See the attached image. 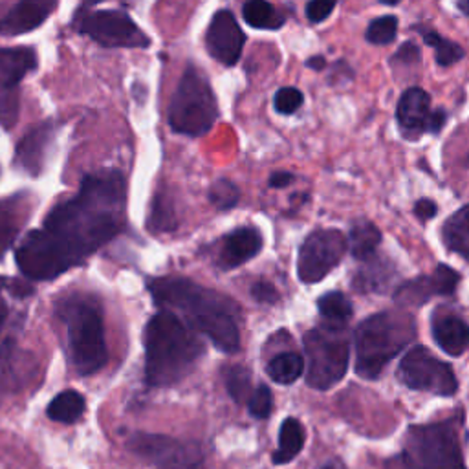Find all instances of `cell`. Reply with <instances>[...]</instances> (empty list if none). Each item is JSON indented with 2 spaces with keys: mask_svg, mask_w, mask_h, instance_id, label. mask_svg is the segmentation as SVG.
Wrapping results in <instances>:
<instances>
[{
  "mask_svg": "<svg viewBox=\"0 0 469 469\" xmlns=\"http://www.w3.org/2000/svg\"><path fill=\"white\" fill-rule=\"evenodd\" d=\"M125 220V180L119 171L83 178L79 193L58 204L42 229L21 243L15 259L30 280H52L79 266L119 233Z\"/></svg>",
  "mask_w": 469,
  "mask_h": 469,
  "instance_id": "cell-1",
  "label": "cell"
},
{
  "mask_svg": "<svg viewBox=\"0 0 469 469\" xmlns=\"http://www.w3.org/2000/svg\"><path fill=\"white\" fill-rule=\"evenodd\" d=\"M149 290L158 306L181 312L193 331L208 336L218 350L226 354L239 352L241 332L234 317L237 310L229 299L181 277L156 279Z\"/></svg>",
  "mask_w": 469,
  "mask_h": 469,
  "instance_id": "cell-2",
  "label": "cell"
},
{
  "mask_svg": "<svg viewBox=\"0 0 469 469\" xmlns=\"http://www.w3.org/2000/svg\"><path fill=\"white\" fill-rule=\"evenodd\" d=\"M146 380L151 387L181 382L204 354L195 331L174 312L162 310L146 326Z\"/></svg>",
  "mask_w": 469,
  "mask_h": 469,
  "instance_id": "cell-3",
  "label": "cell"
},
{
  "mask_svg": "<svg viewBox=\"0 0 469 469\" xmlns=\"http://www.w3.org/2000/svg\"><path fill=\"white\" fill-rule=\"evenodd\" d=\"M416 338L414 319L405 312H382L365 319L356 331V372L376 380L385 365Z\"/></svg>",
  "mask_w": 469,
  "mask_h": 469,
  "instance_id": "cell-4",
  "label": "cell"
},
{
  "mask_svg": "<svg viewBox=\"0 0 469 469\" xmlns=\"http://www.w3.org/2000/svg\"><path fill=\"white\" fill-rule=\"evenodd\" d=\"M66 324L68 356L79 376H92L109 361L105 324L98 305L90 299L72 297L61 306Z\"/></svg>",
  "mask_w": 469,
  "mask_h": 469,
  "instance_id": "cell-5",
  "label": "cell"
},
{
  "mask_svg": "<svg viewBox=\"0 0 469 469\" xmlns=\"http://www.w3.org/2000/svg\"><path fill=\"white\" fill-rule=\"evenodd\" d=\"M218 118V105L208 77L197 68L187 66L169 105V125L185 136L208 134Z\"/></svg>",
  "mask_w": 469,
  "mask_h": 469,
  "instance_id": "cell-6",
  "label": "cell"
},
{
  "mask_svg": "<svg viewBox=\"0 0 469 469\" xmlns=\"http://www.w3.org/2000/svg\"><path fill=\"white\" fill-rule=\"evenodd\" d=\"M402 456L405 469H467L455 421L412 426Z\"/></svg>",
  "mask_w": 469,
  "mask_h": 469,
  "instance_id": "cell-7",
  "label": "cell"
},
{
  "mask_svg": "<svg viewBox=\"0 0 469 469\" xmlns=\"http://www.w3.org/2000/svg\"><path fill=\"white\" fill-rule=\"evenodd\" d=\"M306 384L312 389L326 391L343 380L349 368V341L343 331L315 328L305 334Z\"/></svg>",
  "mask_w": 469,
  "mask_h": 469,
  "instance_id": "cell-8",
  "label": "cell"
},
{
  "mask_svg": "<svg viewBox=\"0 0 469 469\" xmlns=\"http://www.w3.org/2000/svg\"><path fill=\"white\" fill-rule=\"evenodd\" d=\"M398 378L409 389L428 391L438 396H453L458 389L451 365L435 358L426 347H414L403 356L398 367Z\"/></svg>",
  "mask_w": 469,
  "mask_h": 469,
  "instance_id": "cell-9",
  "label": "cell"
},
{
  "mask_svg": "<svg viewBox=\"0 0 469 469\" xmlns=\"http://www.w3.org/2000/svg\"><path fill=\"white\" fill-rule=\"evenodd\" d=\"M77 28L107 49H147L151 44V39L139 26L118 10L86 12L77 17Z\"/></svg>",
  "mask_w": 469,
  "mask_h": 469,
  "instance_id": "cell-10",
  "label": "cell"
},
{
  "mask_svg": "<svg viewBox=\"0 0 469 469\" xmlns=\"http://www.w3.org/2000/svg\"><path fill=\"white\" fill-rule=\"evenodd\" d=\"M347 252L345 234L338 229H319L303 243L297 275L306 285H314L331 273Z\"/></svg>",
  "mask_w": 469,
  "mask_h": 469,
  "instance_id": "cell-11",
  "label": "cell"
},
{
  "mask_svg": "<svg viewBox=\"0 0 469 469\" xmlns=\"http://www.w3.org/2000/svg\"><path fill=\"white\" fill-rule=\"evenodd\" d=\"M130 447L158 464V469H204L202 455L197 447L181 446L165 437L136 435Z\"/></svg>",
  "mask_w": 469,
  "mask_h": 469,
  "instance_id": "cell-12",
  "label": "cell"
},
{
  "mask_svg": "<svg viewBox=\"0 0 469 469\" xmlns=\"http://www.w3.org/2000/svg\"><path fill=\"white\" fill-rule=\"evenodd\" d=\"M244 42H246V35L241 30L234 15L227 10L217 12L206 33L208 52L218 63L226 66H233L241 59Z\"/></svg>",
  "mask_w": 469,
  "mask_h": 469,
  "instance_id": "cell-13",
  "label": "cell"
},
{
  "mask_svg": "<svg viewBox=\"0 0 469 469\" xmlns=\"http://www.w3.org/2000/svg\"><path fill=\"white\" fill-rule=\"evenodd\" d=\"M458 280L460 275L453 268L440 264L433 275L418 277L403 285L396 292L394 301L400 306H420L428 303L433 296H451L458 287Z\"/></svg>",
  "mask_w": 469,
  "mask_h": 469,
  "instance_id": "cell-14",
  "label": "cell"
},
{
  "mask_svg": "<svg viewBox=\"0 0 469 469\" xmlns=\"http://www.w3.org/2000/svg\"><path fill=\"white\" fill-rule=\"evenodd\" d=\"M54 134L56 128L52 121H44L30 128L17 144L13 165L28 173L30 176H39L42 171L46 151H49V147L52 146Z\"/></svg>",
  "mask_w": 469,
  "mask_h": 469,
  "instance_id": "cell-15",
  "label": "cell"
},
{
  "mask_svg": "<svg viewBox=\"0 0 469 469\" xmlns=\"http://www.w3.org/2000/svg\"><path fill=\"white\" fill-rule=\"evenodd\" d=\"M56 6V3H49V0H24V3L15 4L0 19V35L15 37L37 30L50 17Z\"/></svg>",
  "mask_w": 469,
  "mask_h": 469,
  "instance_id": "cell-16",
  "label": "cell"
},
{
  "mask_svg": "<svg viewBox=\"0 0 469 469\" xmlns=\"http://www.w3.org/2000/svg\"><path fill=\"white\" fill-rule=\"evenodd\" d=\"M431 114V98L424 88H409L398 103V123L405 136L416 137L426 132Z\"/></svg>",
  "mask_w": 469,
  "mask_h": 469,
  "instance_id": "cell-17",
  "label": "cell"
},
{
  "mask_svg": "<svg viewBox=\"0 0 469 469\" xmlns=\"http://www.w3.org/2000/svg\"><path fill=\"white\" fill-rule=\"evenodd\" d=\"M262 248L261 233L253 227H243L229 233L218 252V266L222 270L239 268L253 259Z\"/></svg>",
  "mask_w": 469,
  "mask_h": 469,
  "instance_id": "cell-18",
  "label": "cell"
},
{
  "mask_svg": "<svg viewBox=\"0 0 469 469\" xmlns=\"http://www.w3.org/2000/svg\"><path fill=\"white\" fill-rule=\"evenodd\" d=\"M37 68L33 49H0V90L19 88V83Z\"/></svg>",
  "mask_w": 469,
  "mask_h": 469,
  "instance_id": "cell-19",
  "label": "cell"
},
{
  "mask_svg": "<svg viewBox=\"0 0 469 469\" xmlns=\"http://www.w3.org/2000/svg\"><path fill=\"white\" fill-rule=\"evenodd\" d=\"M433 338L449 356H462L469 349V324L460 317L446 315L435 321Z\"/></svg>",
  "mask_w": 469,
  "mask_h": 469,
  "instance_id": "cell-20",
  "label": "cell"
},
{
  "mask_svg": "<svg viewBox=\"0 0 469 469\" xmlns=\"http://www.w3.org/2000/svg\"><path fill=\"white\" fill-rule=\"evenodd\" d=\"M317 308L326 328H332V331H345L354 314L352 303L340 292H331L319 297Z\"/></svg>",
  "mask_w": 469,
  "mask_h": 469,
  "instance_id": "cell-21",
  "label": "cell"
},
{
  "mask_svg": "<svg viewBox=\"0 0 469 469\" xmlns=\"http://www.w3.org/2000/svg\"><path fill=\"white\" fill-rule=\"evenodd\" d=\"M305 446V429L296 418H287L280 426L279 433V447L273 453L275 464H288L292 462Z\"/></svg>",
  "mask_w": 469,
  "mask_h": 469,
  "instance_id": "cell-22",
  "label": "cell"
},
{
  "mask_svg": "<svg viewBox=\"0 0 469 469\" xmlns=\"http://www.w3.org/2000/svg\"><path fill=\"white\" fill-rule=\"evenodd\" d=\"M382 243V233L372 222H358L349 233V244L350 252L359 261H368L376 253L378 246Z\"/></svg>",
  "mask_w": 469,
  "mask_h": 469,
  "instance_id": "cell-23",
  "label": "cell"
},
{
  "mask_svg": "<svg viewBox=\"0 0 469 469\" xmlns=\"http://www.w3.org/2000/svg\"><path fill=\"white\" fill-rule=\"evenodd\" d=\"M86 402L83 394L77 391H63L59 393L49 405V418L59 424H75V421L84 414Z\"/></svg>",
  "mask_w": 469,
  "mask_h": 469,
  "instance_id": "cell-24",
  "label": "cell"
},
{
  "mask_svg": "<svg viewBox=\"0 0 469 469\" xmlns=\"http://www.w3.org/2000/svg\"><path fill=\"white\" fill-rule=\"evenodd\" d=\"M444 243L451 252L469 259V206L458 209L446 222Z\"/></svg>",
  "mask_w": 469,
  "mask_h": 469,
  "instance_id": "cell-25",
  "label": "cell"
},
{
  "mask_svg": "<svg viewBox=\"0 0 469 469\" xmlns=\"http://www.w3.org/2000/svg\"><path fill=\"white\" fill-rule=\"evenodd\" d=\"M391 271L393 268L389 262L382 259H376L372 262V259H368L367 266L356 273L354 288L361 292H384L391 280Z\"/></svg>",
  "mask_w": 469,
  "mask_h": 469,
  "instance_id": "cell-26",
  "label": "cell"
},
{
  "mask_svg": "<svg viewBox=\"0 0 469 469\" xmlns=\"http://www.w3.org/2000/svg\"><path fill=\"white\" fill-rule=\"evenodd\" d=\"M266 370H268V376L273 382L280 385H292L301 378V374L305 370V359L296 352L279 354L268 363Z\"/></svg>",
  "mask_w": 469,
  "mask_h": 469,
  "instance_id": "cell-27",
  "label": "cell"
},
{
  "mask_svg": "<svg viewBox=\"0 0 469 469\" xmlns=\"http://www.w3.org/2000/svg\"><path fill=\"white\" fill-rule=\"evenodd\" d=\"M244 21L257 30H279L285 24V15H280L270 3L264 0H250L243 8Z\"/></svg>",
  "mask_w": 469,
  "mask_h": 469,
  "instance_id": "cell-28",
  "label": "cell"
},
{
  "mask_svg": "<svg viewBox=\"0 0 469 469\" xmlns=\"http://www.w3.org/2000/svg\"><path fill=\"white\" fill-rule=\"evenodd\" d=\"M17 199H12L8 202H0V257H3L15 243L21 222L17 215Z\"/></svg>",
  "mask_w": 469,
  "mask_h": 469,
  "instance_id": "cell-29",
  "label": "cell"
},
{
  "mask_svg": "<svg viewBox=\"0 0 469 469\" xmlns=\"http://www.w3.org/2000/svg\"><path fill=\"white\" fill-rule=\"evenodd\" d=\"M178 226L174 204L167 193H158L153 200L151 215H149V227L153 231H174Z\"/></svg>",
  "mask_w": 469,
  "mask_h": 469,
  "instance_id": "cell-30",
  "label": "cell"
},
{
  "mask_svg": "<svg viewBox=\"0 0 469 469\" xmlns=\"http://www.w3.org/2000/svg\"><path fill=\"white\" fill-rule=\"evenodd\" d=\"M424 40L428 46H431V49H435L437 52V63L440 66H451L455 63H458L462 58H464V50L460 49V46L453 40H447L444 39L442 35H438L437 31H426L424 33Z\"/></svg>",
  "mask_w": 469,
  "mask_h": 469,
  "instance_id": "cell-31",
  "label": "cell"
},
{
  "mask_svg": "<svg viewBox=\"0 0 469 469\" xmlns=\"http://www.w3.org/2000/svg\"><path fill=\"white\" fill-rule=\"evenodd\" d=\"M226 389L234 402L243 403L250 396V391H252L250 370L241 365H233V367L226 368Z\"/></svg>",
  "mask_w": 469,
  "mask_h": 469,
  "instance_id": "cell-32",
  "label": "cell"
},
{
  "mask_svg": "<svg viewBox=\"0 0 469 469\" xmlns=\"http://www.w3.org/2000/svg\"><path fill=\"white\" fill-rule=\"evenodd\" d=\"M241 199V193L237 190V185H234L233 181L229 180H217L211 190H209V200L211 204L217 208V209H222V211H227L231 208L237 206Z\"/></svg>",
  "mask_w": 469,
  "mask_h": 469,
  "instance_id": "cell-33",
  "label": "cell"
},
{
  "mask_svg": "<svg viewBox=\"0 0 469 469\" xmlns=\"http://www.w3.org/2000/svg\"><path fill=\"white\" fill-rule=\"evenodd\" d=\"M396 31H398V19L393 15H385L368 24L365 37L370 44L384 46L396 39Z\"/></svg>",
  "mask_w": 469,
  "mask_h": 469,
  "instance_id": "cell-34",
  "label": "cell"
},
{
  "mask_svg": "<svg viewBox=\"0 0 469 469\" xmlns=\"http://www.w3.org/2000/svg\"><path fill=\"white\" fill-rule=\"evenodd\" d=\"M21 111V96L19 88L0 90V125L6 130H12L19 121Z\"/></svg>",
  "mask_w": 469,
  "mask_h": 469,
  "instance_id": "cell-35",
  "label": "cell"
},
{
  "mask_svg": "<svg viewBox=\"0 0 469 469\" xmlns=\"http://www.w3.org/2000/svg\"><path fill=\"white\" fill-rule=\"evenodd\" d=\"M303 100H305L303 93L297 88L285 86L275 93L273 105H275V111L280 112V114H294L301 109Z\"/></svg>",
  "mask_w": 469,
  "mask_h": 469,
  "instance_id": "cell-36",
  "label": "cell"
},
{
  "mask_svg": "<svg viewBox=\"0 0 469 469\" xmlns=\"http://www.w3.org/2000/svg\"><path fill=\"white\" fill-rule=\"evenodd\" d=\"M271 405H273V396H271V391L266 385H259L248 400V407H250L252 416H255L259 420H264V418L270 416Z\"/></svg>",
  "mask_w": 469,
  "mask_h": 469,
  "instance_id": "cell-37",
  "label": "cell"
},
{
  "mask_svg": "<svg viewBox=\"0 0 469 469\" xmlns=\"http://www.w3.org/2000/svg\"><path fill=\"white\" fill-rule=\"evenodd\" d=\"M336 10V3L332 0H312L306 4V17L310 22H323Z\"/></svg>",
  "mask_w": 469,
  "mask_h": 469,
  "instance_id": "cell-38",
  "label": "cell"
},
{
  "mask_svg": "<svg viewBox=\"0 0 469 469\" xmlns=\"http://www.w3.org/2000/svg\"><path fill=\"white\" fill-rule=\"evenodd\" d=\"M252 296L262 305H275L279 301V292L270 283H264V280H259L252 287Z\"/></svg>",
  "mask_w": 469,
  "mask_h": 469,
  "instance_id": "cell-39",
  "label": "cell"
},
{
  "mask_svg": "<svg viewBox=\"0 0 469 469\" xmlns=\"http://www.w3.org/2000/svg\"><path fill=\"white\" fill-rule=\"evenodd\" d=\"M420 59V50L416 49V46L412 42H407L403 44L402 49L396 52V56L393 58V63H403V65H409V63H416Z\"/></svg>",
  "mask_w": 469,
  "mask_h": 469,
  "instance_id": "cell-40",
  "label": "cell"
},
{
  "mask_svg": "<svg viewBox=\"0 0 469 469\" xmlns=\"http://www.w3.org/2000/svg\"><path fill=\"white\" fill-rule=\"evenodd\" d=\"M437 211H438L437 204H435L433 200H428V199L418 200L416 206H414V215H416L418 218H421V220H429V218H433V217L437 215Z\"/></svg>",
  "mask_w": 469,
  "mask_h": 469,
  "instance_id": "cell-41",
  "label": "cell"
},
{
  "mask_svg": "<svg viewBox=\"0 0 469 469\" xmlns=\"http://www.w3.org/2000/svg\"><path fill=\"white\" fill-rule=\"evenodd\" d=\"M446 119H447V116H446V112H444L442 109L433 111V112L429 114V119H428V127H426V130H428V132H435V134H438V132L442 130V127L446 125Z\"/></svg>",
  "mask_w": 469,
  "mask_h": 469,
  "instance_id": "cell-42",
  "label": "cell"
},
{
  "mask_svg": "<svg viewBox=\"0 0 469 469\" xmlns=\"http://www.w3.org/2000/svg\"><path fill=\"white\" fill-rule=\"evenodd\" d=\"M294 181V174H290V173H273L271 176H270V185L271 187H275V190H283V187H287V185H290Z\"/></svg>",
  "mask_w": 469,
  "mask_h": 469,
  "instance_id": "cell-43",
  "label": "cell"
},
{
  "mask_svg": "<svg viewBox=\"0 0 469 469\" xmlns=\"http://www.w3.org/2000/svg\"><path fill=\"white\" fill-rule=\"evenodd\" d=\"M324 65H326V61H324L321 56H317V58H312V59H308V61H306V66H308V68H314V70H323V68H324Z\"/></svg>",
  "mask_w": 469,
  "mask_h": 469,
  "instance_id": "cell-44",
  "label": "cell"
},
{
  "mask_svg": "<svg viewBox=\"0 0 469 469\" xmlns=\"http://www.w3.org/2000/svg\"><path fill=\"white\" fill-rule=\"evenodd\" d=\"M6 317H8V306L3 299V296H0V331H3V326L6 323Z\"/></svg>",
  "mask_w": 469,
  "mask_h": 469,
  "instance_id": "cell-45",
  "label": "cell"
},
{
  "mask_svg": "<svg viewBox=\"0 0 469 469\" xmlns=\"http://www.w3.org/2000/svg\"><path fill=\"white\" fill-rule=\"evenodd\" d=\"M458 10L469 17V0H462V3H458Z\"/></svg>",
  "mask_w": 469,
  "mask_h": 469,
  "instance_id": "cell-46",
  "label": "cell"
},
{
  "mask_svg": "<svg viewBox=\"0 0 469 469\" xmlns=\"http://www.w3.org/2000/svg\"><path fill=\"white\" fill-rule=\"evenodd\" d=\"M323 469H343L340 464H336V462H328Z\"/></svg>",
  "mask_w": 469,
  "mask_h": 469,
  "instance_id": "cell-47",
  "label": "cell"
}]
</instances>
